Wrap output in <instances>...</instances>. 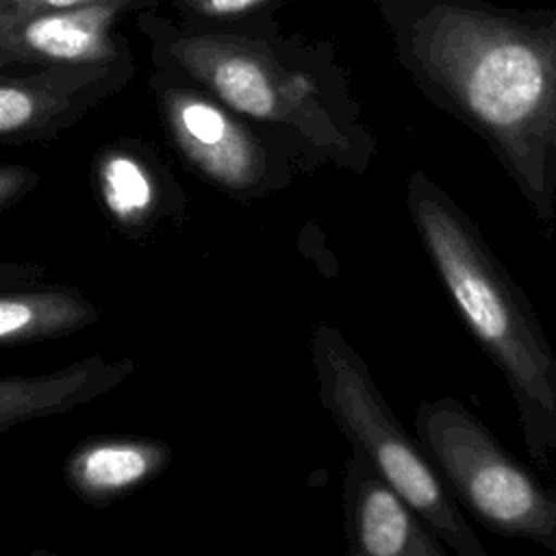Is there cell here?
I'll return each instance as SVG.
<instances>
[{
  "label": "cell",
  "mask_w": 556,
  "mask_h": 556,
  "mask_svg": "<svg viewBox=\"0 0 556 556\" xmlns=\"http://www.w3.org/2000/svg\"><path fill=\"white\" fill-rule=\"evenodd\" d=\"M135 371L128 356L91 354L46 374L0 376V437L15 426L56 417L122 387Z\"/></svg>",
  "instance_id": "cell-13"
},
{
  "label": "cell",
  "mask_w": 556,
  "mask_h": 556,
  "mask_svg": "<svg viewBox=\"0 0 556 556\" xmlns=\"http://www.w3.org/2000/svg\"><path fill=\"white\" fill-rule=\"evenodd\" d=\"M406 208L450 302L510 389L523 445L556 467V354L526 293L476 222L426 172L406 180Z\"/></svg>",
  "instance_id": "cell-3"
},
{
  "label": "cell",
  "mask_w": 556,
  "mask_h": 556,
  "mask_svg": "<svg viewBox=\"0 0 556 556\" xmlns=\"http://www.w3.org/2000/svg\"><path fill=\"white\" fill-rule=\"evenodd\" d=\"M287 0H165L174 17L198 30L217 33H271L278 30L276 13Z\"/></svg>",
  "instance_id": "cell-14"
},
{
  "label": "cell",
  "mask_w": 556,
  "mask_h": 556,
  "mask_svg": "<svg viewBox=\"0 0 556 556\" xmlns=\"http://www.w3.org/2000/svg\"><path fill=\"white\" fill-rule=\"evenodd\" d=\"M148 89L172 152L195 178L226 198L261 200L306 174L285 132L235 111L187 76L152 65Z\"/></svg>",
  "instance_id": "cell-6"
},
{
  "label": "cell",
  "mask_w": 556,
  "mask_h": 556,
  "mask_svg": "<svg viewBox=\"0 0 556 556\" xmlns=\"http://www.w3.org/2000/svg\"><path fill=\"white\" fill-rule=\"evenodd\" d=\"M174 447L146 434H93L63 460L67 489L93 508H106L167 471Z\"/></svg>",
  "instance_id": "cell-12"
},
{
  "label": "cell",
  "mask_w": 556,
  "mask_h": 556,
  "mask_svg": "<svg viewBox=\"0 0 556 556\" xmlns=\"http://www.w3.org/2000/svg\"><path fill=\"white\" fill-rule=\"evenodd\" d=\"M135 74V59L87 65H0V146L54 141Z\"/></svg>",
  "instance_id": "cell-7"
},
{
  "label": "cell",
  "mask_w": 556,
  "mask_h": 556,
  "mask_svg": "<svg viewBox=\"0 0 556 556\" xmlns=\"http://www.w3.org/2000/svg\"><path fill=\"white\" fill-rule=\"evenodd\" d=\"M85 4H122L128 7L132 13L143 9L163 7L165 0H0V24L13 22L20 17H28L43 11H59Z\"/></svg>",
  "instance_id": "cell-15"
},
{
  "label": "cell",
  "mask_w": 556,
  "mask_h": 556,
  "mask_svg": "<svg viewBox=\"0 0 556 556\" xmlns=\"http://www.w3.org/2000/svg\"><path fill=\"white\" fill-rule=\"evenodd\" d=\"M308 348L319 404L352 450H358L426 517L450 552L486 556L426 450L397 421L367 363L343 332L319 321L311 330Z\"/></svg>",
  "instance_id": "cell-4"
},
{
  "label": "cell",
  "mask_w": 556,
  "mask_h": 556,
  "mask_svg": "<svg viewBox=\"0 0 556 556\" xmlns=\"http://www.w3.org/2000/svg\"><path fill=\"white\" fill-rule=\"evenodd\" d=\"M102 308L80 287L54 280L41 263L0 261V348L76 334Z\"/></svg>",
  "instance_id": "cell-11"
},
{
  "label": "cell",
  "mask_w": 556,
  "mask_h": 556,
  "mask_svg": "<svg viewBox=\"0 0 556 556\" xmlns=\"http://www.w3.org/2000/svg\"><path fill=\"white\" fill-rule=\"evenodd\" d=\"M350 556H445L447 545L410 502L358 452L343 469Z\"/></svg>",
  "instance_id": "cell-10"
},
{
  "label": "cell",
  "mask_w": 556,
  "mask_h": 556,
  "mask_svg": "<svg viewBox=\"0 0 556 556\" xmlns=\"http://www.w3.org/2000/svg\"><path fill=\"white\" fill-rule=\"evenodd\" d=\"M415 434L447 491L484 528L556 556V486L521 465L463 402L424 400Z\"/></svg>",
  "instance_id": "cell-5"
},
{
  "label": "cell",
  "mask_w": 556,
  "mask_h": 556,
  "mask_svg": "<svg viewBox=\"0 0 556 556\" xmlns=\"http://www.w3.org/2000/svg\"><path fill=\"white\" fill-rule=\"evenodd\" d=\"M554 206H556V167H554ZM554 222H556V211H554Z\"/></svg>",
  "instance_id": "cell-17"
},
{
  "label": "cell",
  "mask_w": 556,
  "mask_h": 556,
  "mask_svg": "<svg viewBox=\"0 0 556 556\" xmlns=\"http://www.w3.org/2000/svg\"><path fill=\"white\" fill-rule=\"evenodd\" d=\"M156 9L135 13L150 63L202 85L298 148L306 174L332 165L365 174L376 137L363 122L350 72L326 39L271 33H217L180 24Z\"/></svg>",
  "instance_id": "cell-2"
},
{
  "label": "cell",
  "mask_w": 556,
  "mask_h": 556,
  "mask_svg": "<svg viewBox=\"0 0 556 556\" xmlns=\"http://www.w3.org/2000/svg\"><path fill=\"white\" fill-rule=\"evenodd\" d=\"M419 93L473 130L532 213L554 224L556 7L369 0Z\"/></svg>",
  "instance_id": "cell-1"
},
{
  "label": "cell",
  "mask_w": 556,
  "mask_h": 556,
  "mask_svg": "<svg viewBox=\"0 0 556 556\" xmlns=\"http://www.w3.org/2000/svg\"><path fill=\"white\" fill-rule=\"evenodd\" d=\"M89 185L106 224L130 243L143 245L187 219L189 198L180 180L163 152L141 137H115L98 146Z\"/></svg>",
  "instance_id": "cell-8"
},
{
  "label": "cell",
  "mask_w": 556,
  "mask_h": 556,
  "mask_svg": "<svg viewBox=\"0 0 556 556\" xmlns=\"http://www.w3.org/2000/svg\"><path fill=\"white\" fill-rule=\"evenodd\" d=\"M135 15L122 4H85L43 11L0 24V65H87L135 59L122 20Z\"/></svg>",
  "instance_id": "cell-9"
},
{
  "label": "cell",
  "mask_w": 556,
  "mask_h": 556,
  "mask_svg": "<svg viewBox=\"0 0 556 556\" xmlns=\"http://www.w3.org/2000/svg\"><path fill=\"white\" fill-rule=\"evenodd\" d=\"M41 182V174L35 167L20 163H0V215L24 198H28Z\"/></svg>",
  "instance_id": "cell-16"
}]
</instances>
